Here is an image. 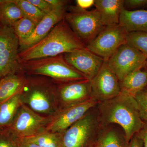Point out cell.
Returning <instances> with one entry per match:
<instances>
[{
  "label": "cell",
  "instance_id": "35",
  "mask_svg": "<svg viewBox=\"0 0 147 147\" xmlns=\"http://www.w3.org/2000/svg\"><path fill=\"white\" fill-rule=\"evenodd\" d=\"M137 133L143 141V147H147V124H145L143 128Z\"/></svg>",
  "mask_w": 147,
  "mask_h": 147
},
{
  "label": "cell",
  "instance_id": "21",
  "mask_svg": "<svg viewBox=\"0 0 147 147\" xmlns=\"http://www.w3.org/2000/svg\"><path fill=\"white\" fill-rule=\"evenodd\" d=\"M22 104L21 93L0 103V130L9 127Z\"/></svg>",
  "mask_w": 147,
  "mask_h": 147
},
{
  "label": "cell",
  "instance_id": "14",
  "mask_svg": "<svg viewBox=\"0 0 147 147\" xmlns=\"http://www.w3.org/2000/svg\"><path fill=\"white\" fill-rule=\"evenodd\" d=\"M63 56L67 63L90 80L97 74L105 61L86 47L65 53Z\"/></svg>",
  "mask_w": 147,
  "mask_h": 147
},
{
  "label": "cell",
  "instance_id": "24",
  "mask_svg": "<svg viewBox=\"0 0 147 147\" xmlns=\"http://www.w3.org/2000/svg\"><path fill=\"white\" fill-rule=\"evenodd\" d=\"M22 11L24 16L29 18L37 25L45 14L29 0H14Z\"/></svg>",
  "mask_w": 147,
  "mask_h": 147
},
{
  "label": "cell",
  "instance_id": "29",
  "mask_svg": "<svg viewBox=\"0 0 147 147\" xmlns=\"http://www.w3.org/2000/svg\"><path fill=\"white\" fill-rule=\"evenodd\" d=\"M125 9L132 11L147 8V0H124Z\"/></svg>",
  "mask_w": 147,
  "mask_h": 147
},
{
  "label": "cell",
  "instance_id": "19",
  "mask_svg": "<svg viewBox=\"0 0 147 147\" xmlns=\"http://www.w3.org/2000/svg\"><path fill=\"white\" fill-rule=\"evenodd\" d=\"M119 24L128 33L147 32V9H124L121 13Z\"/></svg>",
  "mask_w": 147,
  "mask_h": 147
},
{
  "label": "cell",
  "instance_id": "28",
  "mask_svg": "<svg viewBox=\"0 0 147 147\" xmlns=\"http://www.w3.org/2000/svg\"><path fill=\"white\" fill-rule=\"evenodd\" d=\"M0 147H19L15 137L5 129L0 130Z\"/></svg>",
  "mask_w": 147,
  "mask_h": 147
},
{
  "label": "cell",
  "instance_id": "5",
  "mask_svg": "<svg viewBox=\"0 0 147 147\" xmlns=\"http://www.w3.org/2000/svg\"><path fill=\"white\" fill-rule=\"evenodd\" d=\"M100 128L96 105L61 132V147H89L97 139Z\"/></svg>",
  "mask_w": 147,
  "mask_h": 147
},
{
  "label": "cell",
  "instance_id": "16",
  "mask_svg": "<svg viewBox=\"0 0 147 147\" xmlns=\"http://www.w3.org/2000/svg\"><path fill=\"white\" fill-rule=\"evenodd\" d=\"M124 0H96L94 5L105 26L119 24L121 13L125 9Z\"/></svg>",
  "mask_w": 147,
  "mask_h": 147
},
{
  "label": "cell",
  "instance_id": "6",
  "mask_svg": "<svg viewBox=\"0 0 147 147\" xmlns=\"http://www.w3.org/2000/svg\"><path fill=\"white\" fill-rule=\"evenodd\" d=\"M64 19L74 32L87 45L95 39L105 28L96 9L85 10L70 6Z\"/></svg>",
  "mask_w": 147,
  "mask_h": 147
},
{
  "label": "cell",
  "instance_id": "13",
  "mask_svg": "<svg viewBox=\"0 0 147 147\" xmlns=\"http://www.w3.org/2000/svg\"><path fill=\"white\" fill-rule=\"evenodd\" d=\"M92 97L98 102L112 99L121 93L119 81L104 61L97 74L90 80Z\"/></svg>",
  "mask_w": 147,
  "mask_h": 147
},
{
  "label": "cell",
  "instance_id": "32",
  "mask_svg": "<svg viewBox=\"0 0 147 147\" xmlns=\"http://www.w3.org/2000/svg\"><path fill=\"white\" fill-rule=\"evenodd\" d=\"M94 1L93 0H77L76 6L82 9L87 10V9L94 5Z\"/></svg>",
  "mask_w": 147,
  "mask_h": 147
},
{
  "label": "cell",
  "instance_id": "2",
  "mask_svg": "<svg viewBox=\"0 0 147 147\" xmlns=\"http://www.w3.org/2000/svg\"><path fill=\"white\" fill-rule=\"evenodd\" d=\"M86 47L74 32L64 18L39 42L20 51V62L54 57L71 53Z\"/></svg>",
  "mask_w": 147,
  "mask_h": 147
},
{
  "label": "cell",
  "instance_id": "10",
  "mask_svg": "<svg viewBox=\"0 0 147 147\" xmlns=\"http://www.w3.org/2000/svg\"><path fill=\"white\" fill-rule=\"evenodd\" d=\"M146 59L141 52L126 43L119 47L106 62L120 82L132 71L143 68Z\"/></svg>",
  "mask_w": 147,
  "mask_h": 147
},
{
  "label": "cell",
  "instance_id": "12",
  "mask_svg": "<svg viewBox=\"0 0 147 147\" xmlns=\"http://www.w3.org/2000/svg\"><path fill=\"white\" fill-rule=\"evenodd\" d=\"M56 97L58 110L88 101L92 98L90 81L56 84Z\"/></svg>",
  "mask_w": 147,
  "mask_h": 147
},
{
  "label": "cell",
  "instance_id": "20",
  "mask_svg": "<svg viewBox=\"0 0 147 147\" xmlns=\"http://www.w3.org/2000/svg\"><path fill=\"white\" fill-rule=\"evenodd\" d=\"M142 68L129 73L119 82L121 92L133 96L147 86V69Z\"/></svg>",
  "mask_w": 147,
  "mask_h": 147
},
{
  "label": "cell",
  "instance_id": "23",
  "mask_svg": "<svg viewBox=\"0 0 147 147\" xmlns=\"http://www.w3.org/2000/svg\"><path fill=\"white\" fill-rule=\"evenodd\" d=\"M61 132L57 133L46 131L25 138L41 147H61Z\"/></svg>",
  "mask_w": 147,
  "mask_h": 147
},
{
  "label": "cell",
  "instance_id": "3",
  "mask_svg": "<svg viewBox=\"0 0 147 147\" xmlns=\"http://www.w3.org/2000/svg\"><path fill=\"white\" fill-rule=\"evenodd\" d=\"M56 87V84L47 77L28 76L21 93V102L40 115L53 116L58 110Z\"/></svg>",
  "mask_w": 147,
  "mask_h": 147
},
{
  "label": "cell",
  "instance_id": "27",
  "mask_svg": "<svg viewBox=\"0 0 147 147\" xmlns=\"http://www.w3.org/2000/svg\"><path fill=\"white\" fill-rule=\"evenodd\" d=\"M134 97L138 102L141 118L145 124H147V86Z\"/></svg>",
  "mask_w": 147,
  "mask_h": 147
},
{
  "label": "cell",
  "instance_id": "11",
  "mask_svg": "<svg viewBox=\"0 0 147 147\" xmlns=\"http://www.w3.org/2000/svg\"><path fill=\"white\" fill-rule=\"evenodd\" d=\"M98 103L92 98L86 102L59 109L52 116L45 130L57 133L64 131L82 118Z\"/></svg>",
  "mask_w": 147,
  "mask_h": 147
},
{
  "label": "cell",
  "instance_id": "22",
  "mask_svg": "<svg viewBox=\"0 0 147 147\" xmlns=\"http://www.w3.org/2000/svg\"><path fill=\"white\" fill-rule=\"evenodd\" d=\"M24 14L14 0H0V23L12 27L24 17Z\"/></svg>",
  "mask_w": 147,
  "mask_h": 147
},
{
  "label": "cell",
  "instance_id": "33",
  "mask_svg": "<svg viewBox=\"0 0 147 147\" xmlns=\"http://www.w3.org/2000/svg\"><path fill=\"white\" fill-rule=\"evenodd\" d=\"M52 6L53 8H60V7H67L68 1L65 0H46Z\"/></svg>",
  "mask_w": 147,
  "mask_h": 147
},
{
  "label": "cell",
  "instance_id": "36",
  "mask_svg": "<svg viewBox=\"0 0 147 147\" xmlns=\"http://www.w3.org/2000/svg\"><path fill=\"white\" fill-rule=\"evenodd\" d=\"M89 147H100V144L97 139H96V140Z\"/></svg>",
  "mask_w": 147,
  "mask_h": 147
},
{
  "label": "cell",
  "instance_id": "4",
  "mask_svg": "<svg viewBox=\"0 0 147 147\" xmlns=\"http://www.w3.org/2000/svg\"><path fill=\"white\" fill-rule=\"evenodd\" d=\"M21 64L27 75L47 77L56 84L88 79L67 63L63 55L21 62Z\"/></svg>",
  "mask_w": 147,
  "mask_h": 147
},
{
  "label": "cell",
  "instance_id": "37",
  "mask_svg": "<svg viewBox=\"0 0 147 147\" xmlns=\"http://www.w3.org/2000/svg\"><path fill=\"white\" fill-rule=\"evenodd\" d=\"M144 67V68H145V69H147V58L146 59V61H145Z\"/></svg>",
  "mask_w": 147,
  "mask_h": 147
},
{
  "label": "cell",
  "instance_id": "30",
  "mask_svg": "<svg viewBox=\"0 0 147 147\" xmlns=\"http://www.w3.org/2000/svg\"><path fill=\"white\" fill-rule=\"evenodd\" d=\"M29 1L45 14L50 13L53 9L52 6L46 0H29Z\"/></svg>",
  "mask_w": 147,
  "mask_h": 147
},
{
  "label": "cell",
  "instance_id": "34",
  "mask_svg": "<svg viewBox=\"0 0 147 147\" xmlns=\"http://www.w3.org/2000/svg\"><path fill=\"white\" fill-rule=\"evenodd\" d=\"M16 139L19 147H41L25 138Z\"/></svg>",
  "mask_w": 147,
  "mask_h": 147
},
{
  "label": "cell",
  "instance_id": "25",
  "mask_svg": "<svg viewBox=\"0 0 147 147\" xmlns=\"http://www.w3.org/2000/svg\"><path fill=\"white\" fill-rule=\"evenodd\" d=\"M36 26L34 22L24 16L14 23L11 27L20 42L30 36Z\"/></svg>",
  "mask_w": 147,
  "mask_h": 147
},
{
  "label": "cell",
  "instance_id": "8",
  "mask_svg": "<svg viewBox=\"0 0 147 147\" xmlns=\"http://www.w3.org/2000/svg\"><path fill=\"white\" fill-rule=\"evenodd\" d=\"M19 40L12 27L0 23V79L22 70Z\"/></svg>",
  "mask_w": 147,
  "mask_h": 147
},
{
  "label": "cell",
  "instance_id": "26",
  "mask_svg": "<svg viewBox=\"0 0 147 147\" xmlns=\"http://www.w3.org/2000/svg\"><path fill=\"white\" fill-rule=\"evenodd\" d=\"M126 44L138 50L147 58V32L128 33Z\"/></svg>",
  "mask_w": 147,
  "mask_h": 147
},
{
  "label": "cell",
  "instance_id": "7",
  "mask_svg": "<svg viewBox=\"0 0 147 147\" xmlns=\"http://www.w3.org/2000/svg\"><path fill=\"white\" fill-rule=\"evenodd\" d=\"M52 116L40 115L22 103L12 123L5 129L17 139L32 137L45 131Z\"/></svg>",
  "mask_w": 147,
  "mask_h": 147
},
{
  "label": "cell",
  "instance_id": "9",
  "mask_svg": "<svg viewBox=\"0 0 147 147\" xmlns=\"http://www.w3.org/2000/svg\"><path fill=\"white\" fill-rule=\"evenodd\" d=\"M127 34L119 24L106 26L86 47L106 61L119 47L126 44Z\"/></svg>",
  "mask_w": 147,
  "mask_h": 147
},
{
  "label": "cell",
  "instance_id": "15",
  "mask_svg": "<svg viewBox=\"0 0 147 147\" xmlns=\"http://www.w3.org/2000/svg\"><path fill=\"white\" fill-rule=\"evenodd\" d=\"M67 7L53 8L50 13L45 14L40 22L36 25L30 36L19 42V52L34 45L41 40L64 18Z\"/></svg>",
  "mask_w": 147,
  "mask_h": 147
},
{
  "label": "cell",
  "instance_id": "1",
  "mask_svg": "<svg viewBox=\"0 0 147 147\" xmlns=\"http://www.w3.org/2000/svg\"><path fill=\"white\" fill-rule=\"evenodd\" d=\"M97 108L101 128L112 124L117 125L123 129L128 142L144 126L137 100L125 92H121L112 99L98 102Z\"/></svg>",
  "mask_w": 147,
  "mask_h": 147
},
{
  "label": "cell",
  "instance_id": "31",
  "mask_svg": "<svg viewBox=\"0 0 147 147\" xmlns=\"http://www.w3.org/2000/svg\"><path fill=\"white\" fill-rule=\"evenodd\" d=\"M143 142L138 133H136L132 137L129 143L128 147H143Z\"/></svg>",
  "mask_w": 147,
  "mask_h": 147
},
{
  "label": "cell",
  "instance_id": "17",
  "mask_svg": "<svg viewBox=\"0 0 147 147\" xmlns=\"http://www.w3.org/2000/svg\"><path fill=\"white\" fill-rule=\"evenodd\" d=\"M27 74L23 71L11 74L0 79V103L21 93L26 85Z\"/></svg>",
  "mask_w": 147,
  "mask_h": 147
},
{
  "label": "cell",
  "instance_id": "18",
  "mask_svg": "<svg viewBox=\"0 0 147 147\" xmlns=\"http://www.w3.org/2000/svg\"><path fill=\"white\" fill-rule=\"evenodd\" d=\"M97 139L100 147H128L129 143L123 129L115 124L101 127Z\"/></svg>",
  "mask_w": 147,
  "mask_h": 147
}]
</instances>
